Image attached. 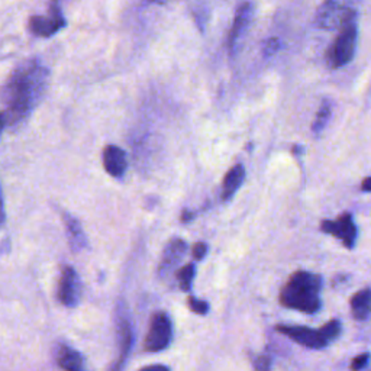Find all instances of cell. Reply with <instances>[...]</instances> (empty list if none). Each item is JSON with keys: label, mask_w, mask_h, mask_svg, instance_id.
<instances>
[{"label": "cell", "mask_w": 371, "mask_h": 371, "mask_svg": "<svg viewBox=\"0 0 371 371\" xmlns=\"http://www.w3.org/2000/svg\"><path fill=\"white\" fill-rule=\"evenodd\" d=\"M361 190L363 191H371V177H367L361 183Z\"/></svg>", "instance_id": "obj_26"}, {"label": "cell", "mask_w": 371, "mask_h": 371, "mask_svg": "<svg viewBox=\"0 0 371 371\" xmlns=\"http://www.w3.org/2000/svg\"><path fill=\"white\" fill-rule=\"evenodd\" d=\"M351 313L354 319L357 320H364L371 315V289L365 287L356 294H353L351 298Z\"/></svg>", "instance_id": "obj_17"}, {"label": "cell", "mask_w": 371, "mask_h": 371, "mask_svg": "<svg viewBox=\"0 0 371 371\" xmlns=\"http://www.w3.org/2000/svg\"><path fill=\"white\" fill-rule=\"evenodd\" d=\"M320 231L338 238L345 249L353 250L357 241V227L351 213H344L335 220H324L320 224Z\"/></svg>", "instance_id": "obj_8"}, {"label": "cell", "mask_w": 371, "mask_h": 371, "mask_svg": "<svg viewBox=\"0 0 371 371\" xmlns=\"http://www.w3.org/2000/svg\"><path fill=\"white\" fill-rule=\"evenodd\" d=\"M322 277L309 271H296L280 291V303L289 309L313 315L320 309Z\"/></svg>", "instance_id": "obj_2"}, {"label": "cell", "mask_w": 371, "mask_h": 371, "mask_svg": "<svg viewBox=\"0 0 371 371\" xmlns=\"http://www.w3.org/2000/svg\"><path fill=\"white\" fill-rule=\"evenodd\" d=\"M209 249H208V245L205 242H197L194 246H193V257L194 260L197 261H201L206 257Z\"/></svg>", "instance_id": "obj_24"}, {"label": "cell", "mask_w": 371, "mask_h": 371, "mask_svg": "<svg viewBox=\"0 0 371 371\" xmlns=\"http://www.w3.org/2000/svg\"><path fill=\"white\" fill-rule=\"evenodd\" d=\"M151 2L158 4V5H165V4H168V2H172V0H151Z\"/></svg>", "instance_id": "obj_27"}, {"label": "cell", "mask_w": 371, "mask_h": 371, "mask_svg": "<svg viewBox=\"0 0 371 371\" xmlns=\"http://www.w3.org/2000/svg\"><path fill=\"white\" fill-rule=\"evenodd\" d=\"M194 275H196V270H194V264H187L184 267H182L179 271H177V282L180 284V289L183 291H189L190 287H191V283H193V279H194Z\"/></svg>", "instance_id": "obj_19"}, {"label": "cell", "mask_w": 371, "mask_h": 371, "mask_svg": "<svg viewBox=\"0 0 371 371\" xmlns=\"http://www.w3.org/2000/svg\"><path fill=\"white\" fill-rule=\"evenodd\" d=\"M245 179V168L242 164L234 165L224 179V183H222V201L228 202L235 196L237 190L242 186Z\"/></svg>", "instance_id": "obj_15"}, {"label": "cell", "mask_w": 371, "mask_h": 371, "mask_svg": "<svg viewBox=\"0 0 371 371\" xmlns=\"http://www.w3.org/2000/svg\"><path fill=\"white\" fill-rule=\"evenodd\" d=\"M82 296V283L80 279L71 265H64L61 270V276L58 282L57 298L61 305L67 308L77 306Z\"/></svg>", "instance_id": "obj_9"}, {"label": "cell", "mask_w": 371, "mask_h": 371, "mask_svg": "<svg viewBox=\"0 0 371 371\" xmlns=\"http://www.w3.org/2000/svg\"><path fill=\"white\" fill-rule=\"evenodd\" d=\"M186 251H187V244L183 239L180 238L171 239L164 250L160 264V273L165 275L168 270H171L184 257Z\"/></svg>", "instance_id": "obj_13"}, {"label": "cell", "mask_w": 371, "mask_h": 371, "mask_svg": "<svg viewBox=\"0 0 371 371\" xmlns=\"http://www.w3.org/2000/svg\"><path fill=\"white\" fill-rule=\"evenodd\" d=\"M358 41V28L357 23L350 22L341 30L339 35L335 38L332 46L328 51V61L332 68H339L351 63L356 56Z\"/></svg>", "instance_id": "obj_5"}, {"label": "cell", "mask_w": 371, "mask_h": 371, "mask_svg": "<svg viewBox=\"0 0 371 371\" xmlns=\"http://www.w3.org/2000/svg\"><path fill=\"white\" fill-rule=\"evenodd\" d=\"M103 167L109 176L115 179H122L128 168L127 154L122 148L116 145H108L103 150Z\"/></svg>", "instance_id": "obj_12"}, {"label": "cell", "mask_w": 371, "mask_h": 371, "mask_svg": "<svg viewBox=\"0 0 371 371\" xmlns=\"http://www.w3.org/2000/svg\"><path fill=\"white\" fill-rule=\"evenodd\" d=\"M64 224H65V231H67V235H68V244L73 249V251H80L83 249H86L87 246V239H86V235L79 224V220L65 213L64 215Z\"/></svg>", "instance_id": "obj_16"}, {"label": "cell", "mask_w": 371, "mask_h": 371, "mask_svg": "<svg viewBox=\"0 0 371 371\" xmlns=\"http://www.w3.org/2000/svg\"><path fill=\"white\" fill-rule=\"evenodd\" d=\"M67 25L65 18L63 16L60 2L54 0V2L49 5V13L48 15H35L30 18L28 28L31 34L37 37H53L58 31H61Z\"/></svg>", "instance_id": "obj_7"}, {"label": "cell", "mask_w": 371, "mask_h": 371, "mask_svg": "<svg viewBox=\"0 0 371 371\" xmlns=\"http://www.w3.org/2000/svg\"><path fill=\"white\" fill-rule=\"evenodd\" d=\"M254 368L257 371H270L271 370V357L270 356H260L254 361Z\"/></svg>", "instance_id": "obj_23"}, {"label": "cell", "mask_w": 371, "mask_h": 371, "mask_svg": "<svg viewBox=\"0 0 371 371\" xmlns=\"http://www.w3.org/2000/svg\"><path fill=\"white\" fill-rule=\"evenodd\" d=\"M172 339V322L165 312H157L150 324L144 347L148 353H158L165 350Z\"/></svg>", "instance_id": "obj_6"}, {"label": "cell", "mask_w": 371, "mask_h": 371, "mask_svg": "<svg viewBox=\"0 0 371 371\" xmlns=\"http://www.w3.org/2000/svg\"><path fill=\"white\" fill-rule=\"evenodd\" d=\"M253 15H254V5L251 2H244L234 18V25H232V30L229 32V39H228V46H229V53L231 56L235 54L237 51V45L238 41L241 38V35L249 30L250 23L253 20Z\"/></svg>", "instance_id": "obj_11"}, {"label": "cell", "mask_w": 371, "mask_h": 371, "mask_svg": "<svg viewBox=\"0 0 371 371\" xmlns=\"http://www.w3.org/2000/svg\"><path fill=\"white\" fill-rule=\"evenodd\" d=\"M49 70L32 58L20 63L4 86V125L13 128L27 119L48 86Z\"/></svg>", "instance_id": "obj_1"}, {"label": "cell", "mask_w": 371, "mask_h": 371, "mask_svg": "<svg viewBox=\"0 0 371 371\" xmlns=\"http://www.w3.org/2000/svg\"><path fill=\"white\" fill-rule=\"evenodd\" d=\"M139 371H170V368L164 364H153V365H146Z\"/></svg>", "instance_id": "obj_25"}, {"label": "cell", "mask_w": 371, "mask_h": 371, "mask_svg": "<svg viewBox=\"0 0 371 371\" xmlns=\"http://www.w3.org/2000/svg\"><path fill=\"white\" fill-rule=\"evenodd\" d=\"M360 5L361 0H324L315 18L316 27L325 31L342 30L356 20Z\"/></svg>", "instance_id": "obj_4"}, {"label": "cell", "mask_w": 371, "mask_h": 371, "mask_svg": "<svg viewBox=\"0 0 371 371\" xmlns=\"http://www.w3.org/2000/svg\"><path fill=\"white\" fill-rule=\"evenodd\" d=\"M331 115H332V105L329 101H322V103H320V108L316 113V118L312 123V132L315 135H319L320 132H322L325 130V127L328 125V122L331 119Z\"/></svg>", "instance_id": "obj_18"}, {"label": "cell", "mask_w": 371, "mask_h": 371, "mask_svg": "<svg viewBox=\"0 0 371 371\" xmlns=\"http://www.w3.org/2000/svg\"><path fill=\"white\" fill-rule=\"evenodd\" d=\"M277 331L287 338L303 345L310 350H322L337 339L342 331V325L338 319L329 320L322 328L312 329L308 327H294V325H279Z\"/></svg>", "instance_id": "obj_3"}, {"label": "cell", "mask_w": 371, "mask_h": 371, "mask_svg": "<svg viewBox=\"0 0 371 371\" xmlns=\"http://www.w3.org/2000/svg\"><path fill=\"white\" fill-rule=\"evenodd\" d=\"M280 49V39L279 38H270L263 45V54L264 57L275 56Z\"/></svg>", "instance_id": "obj_20"}, {"label": "cell", "mask_w": 371, "mask_h": 371, "mask_svg": "<svg viewBox=\"0 0 371 371\" xmlns=\"http://www.w3.org/2000/svg\"><path fill=\"white\" fill-rule=\"evenodd\" d=\"M57 363L64 371H87L83 356L65 344L58 345Z\"/></svg>", "instance_id": "obj_14"}, {"label": "cell", "mask_w": 371, "mask_h": 371, "mask_svg": "<svg viewBox=\"0 0 371 371\" xmlns=\"http://www.w3.org/2000/svg\"><path fill=\"white\" fill-rule=\"evenodd\" d=\"M118 341H119V358L112 367L111 371H122L123 364L130 357L132 344H134V332L131 320L125 313L118 315Z\"/></svg>", "instance_id": "obj_10"}, {"label": "cell", "mask_w": 371, "mask_h": 371, "mask_svg": "<svg viewBox=\"0 0 371 371\" xmlns=\"http://www.w3.org/2000/svg\"><path fill=\"white\" fill-rule=\"evenodd\" d=\"M368 361H370V354H367V353L354 357V360L351 361V371H361V370H364L367 367Z\"/></svg>", "instance_id": "obj_22"}, {"label": "cell", "mask_w": 371, "mask_h": 371, "mask_svg": "<svg viewBox=\"0 0 371 371\" xmlns=\"http://www.w3.org/2000/svg\"><path fill=\"white\" fill-rule=\"evenodd\" d=\"M189 308L197 315H206L209 312V303L196 299V298H193V296H190L189 298Z\"/></svg>", "instance_id": "obj_21"}]
</instances>
